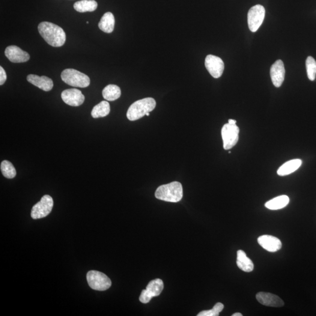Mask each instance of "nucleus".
Instances as JSON below:
<instances>
[{
	"mask_svg": "<svg viewBox=\"0 0 316 316\" xmlns=\"http://www.w3.org/2000/svg\"><path fill=\"white\" fill-rule=\"evenodd\" d=\"M41 37L49 45L53 47L63 46L66 42V34L60 26L52 23L43 22L38 26Z\"/></svg>",
	"mask_w": 316,
	"mask_h": 316,
	"instance_id": "obj_1",
	"label": "nucleus"
},
{
	"mask_svg": "<svg viewBox=\"0 0 316 316\" xmlns=\"http://www.w3.org/2000/svg\"><path fill=\"white\" fill-rule=\"evenodd\" d=\"M155 195L160 201L172 203L180 202L183 198L182 185L178 181L163 184L158 187Z\"/></svg>",
	"mask_w": 316,
	"mask_h": 316,
	"instance_id": "obj_2",
	"label": "nucleus"
},
{
	"mask_svg": "<svg viewBox=\"0 0 316 316\" xmlns=\"http://www.w3.org/2000/svg\"><path fill=\"white\" fill-rule=\"evenodd\" d=\"M156 101L153 98H143L134 102L128 110L127 117L130 121H135L142 118L147 113L156 108Z\"/></svg>",
	"mask_w": 316,
	"mask_h": 316,
	"instance_id": "obj_3",
	"label": "nucleus"
},
{
	"mask_svg": "<svg viewBox=\"0 0 316 316\" xmlns=\"http://www.w3.org/2000/svg\"><path fill=\"white\" fill-rule=\"evenodd\" d=\"M61 78L68 85L75 88H87L90 83L89 76L73 68H67L62 71Z\"/></svg>",
	"mask_w": 316,
	"mask_h": 316,
	"instance_id": "obj_4",
	"label": "nucleus"
},
{
	"mask_svg": "<svg viewBox=\"0 0 316 316\" xmlns=\"http://www.w3.org/2000/svg\"><path fill=\"white\" fill-rule=\"evenodd\" d=\"M86 278L89 286L94 290L104 291L111 287V280L105 274L99 271H89Z\"/></svg>",
	"mask_w": 316,
	"mask_h": 316,
	"instance_id": "obj_5",
	"label": "nucleus"
},
{
	"mask_svg": "<svg viewBox=\"0 0 316 316\" xmlns=\"http://www.w3.org/2000/svg\"><path fill=\"white\" fill-rule=\"evenodd\" d=\"M239 128L236 124H226L222 128L223 147L225 150L233 148L239 139Z\"/></svg>",
	"mask_w": 316,
	"mask_h": 316,
	"instance_id": "obj_6",
	"label": "nucleus"
},
{
	"mask_svg": "<svg viewBox=\"0 0 316 316\" xmlns=\"http://www.w3.org/2000/svg\"><path fill=\"white\" fill-rule=\"evenodd\" d=\"M53 207V201L51 196L45 195L38 203L33 206L31 217L33 219H40L48 216Z\"/></svg>",
	"mask_w": 316,
	"mask_h": 316,
	"instance_id": "obj_7",
	"label": "nucleus"
},
{
	"mask_svg": "<svg viewBox=\"0 0 316 316\" xmlns=\"http://www.w3.org/2000/svg\"><path fill=\"white\" fill-rule=\"evenodd\" d=\"M164 288L163 282L160 279L151 281L145 290H143L139 297V301L142 303L147 304L150 302L154 297L159 296Z\"/></svg>",
	"mask_w": 316,
	"mask_h": 316,
	"instance_id": "obj_8",
	"label": "nucleus"
},
{
	"mask_svg": "<svg viewBox=\"0 0 316 316\" xmlns=\"http://www.w3.org/2000/svg\"><path fill=\"white\" fill-rule=\"evenodd\" d=\"M265 10L263 6L256 5L250 8L248 13V23L250 31L255 32L263 23Z\"/></svg>",
	"mask_w": 316,
	"mask_h": 316,
	"instance_id": "obj_9",
	"label": "nucleus"
},
{
	"mask_svg": "<svg viewBox=\"0 0 316 316\" xmlns=\"http://www.w3.org/2000/svg\"><path fill=\"white\" fill-rule=\"evenodd\" d=\"M205 67L211 75L216 79L221 77L225 70V64L222 59L212 55H208L205 58Z\"/></svg>",
	"mask_w": 316,
	"mask_h": 316,
	"instance_id": "obj_10",
	"label": "nucleus"
},
{
	"mask_svg": "<svg viewBox=\"0 0 316 316\" xmlns=\"http://www.w3.org/2000/svg\"><path fill=\"white\" fill-rule=\"evenodd\" d=\"M61 97L66 104L73 107L81 106L85 99L82 91L77 89H70L64 90L62 93Z\"/></svg>",
	"mask_w": 316,
	"mask_h": 316,
	"instance_id": "obj_11",
	"label": "nucleus"
},
{
	"mask_svg": "<svg viewBox=\"0 0 316 316\" xmlns=\"http://www.w3.org/2000/svg\"><path fill=\"white\" fill-rule=\"evenodd\" d=\"M5 55L13 63H23L28 61L30 59L28 53L15 45L8 46L5 49Z\"/></svg>",
	"mask_w": 316,
	"mask_h": 316,
	"instance_id": "obj_12",
	"label": "nucleus"
},
{
	"mask_svg": "<svg viewBox=\"0 0 316 316\" xmlns=\"http://www.w3.org/2000/svg\"><path fill=\"white\" fill-rule=\"evenodd\" d=\"M270 74L273 85L276 88L281 87L285 76L284 62L281 60L276 61L271 68Z\"/></svg>",
	"mask_w": 316,
	"mask_h": 316,
	"instance_id": "obj_13",
	"label": "nucleus"
},
{
	"mask_svg": "<svg viewBox=\"0 0 316 316\" xmlns=\"http://www.w3.org/2000/svg\"><path fill=\"white\" fill-rule=\"evenodd\" d=\"M258 243L268 252H275L282 248V243L278 238L270 235H264L258 238Z\"/></svg>",
	"mask_w": 316,
	"mask_h": 316,
	"instance_id": "obj_14",
	"label": "nucleus"
},
{
	"mask_svg": "<svg viewBox=\"0 0 316 316\" xmlns=\"http://www.w3.org/2000/svg\"><path fill=\"white\" fill-rule=\"evenodd\" d=\"M256 298L262 305L274 307V308H281L284 305V301L272 293L259 292L256 294Z\"/></svg>",
	"mask_w": 316,
	"mask_h": 316,
	"instance_id": "obj_15",
	"label": "nucleus"
},
{
	"mask_svg": "<svg viewBox=\"0 0 316 316\" xmlns=\"http://www.w3.org/2000/svg\"><path fill=\"white\" fill-rule=\"evenodd\" d=\"M28 82L45 91L51 90L53 83L51 79L46 76H38L36 74H29L26 77Z\"/></svg>",
	"mask_w": 316,
	"mask_h": 316,
	"instance_id": "obj_16",
	"label": "nucleus"
},
{
	"mask_svg": "<svg viewBox=\"0 0 316 316\" xmlns=\"http://www.w3.org/2000/svg\"><path fill=\"white\" fill-rule=\"evenodd\" d=\"M237 265L241 270L246 272H252L254 268L252 261L247 257L246 252L243 250L237 251Z\"/></svg>",
	"mask_w": 316,
	"mask_h": 316,
	"instance_id": "obj_17",
	"label": "nucleus"
},
{
	"mask_svg": "<svg viewBox=\"0 0 316 316\" xmlns=\"http://www.w3.org/2000/svg\"><path fill=\"white\" fill-rule=\"evenodd\" d=\"M115 25V19L114 15L110 12L106 13L103 15L101 18L100 22L98 23V27L101 31L108 33H112L114 31Z\"/></svg>",
	"mask_w": 316,
	"mask_h": 316,
	"instance_id": "obj_18",
	"label": "nucleus"
},
{
	"mask_svg": "<svg viewBox=\"0 0 316 316\" xmlns=\"http://www.w3.org/2000/svg\"><path fill=\"white\" fill-rule=\"evenodd\" d=\"M302 163V160L299 159L289 160L280 167L277 173L281 177L291 174L299 169Z\"/></svg>",
	"mask_w": 316,
	"mask_h": 316,
	"instance_id": "obj_19",
	"label": "nucleus"
},
{
	"mask_svg": "<svg viewBox=\"0 0 316 316\" xmlns=\"http://www.w3.org/2000/svg\"><path fill=\"white\" fill-rule=\"evenodd\" d=\"M289 201L290 200H289L288 196H279L268 201L265 205L268 209L277 210L285 207L289 204Z\"/></svg>",
	"mask_w": 316,
	"mask_h": 316,
	"instance_id": "obj_20",
	"label": "nucleus"
},
{
	"mask_svg": "<svg viewBox=\"0 0 316 316\" xmlns=\"http://www.w3.org/2000/svg\"><path fill=\"white\" fill-rule=\"evenodd\" d=\"M97 2L94 0H82L74 3V10L79 13L93 12L97 8Z\"/></svg>",
	"mask_w": 316,
	"mask_h": 316,
	"instance_id": "obj_21",
	"label": "nucleus"
},
{
	"mask_svg": "<svg viewBox=\"0 0 316 316\" xmlns=\"http://www.w3.org/2000/svg\"><path fill=\"white\" fill-rule=\"evenodd\" d=\"M102 94L104 99L107 101H115L120 97L121 89L117 85H109L103 89Z\"/></svg>",
	"mask_w": 316,
	"mask_h": 316,
	"instance_id": "obj_22",
	"label": "nucleus"
},
{
	"mask_svg": "<svg viewBox=\"0 0 316 316\" xmlns=\"http://www.w3.org/2000/svg\"><path fill=\"white\" fill-rule=\"evenodd\" d=\"M110 112V104L106 101H103L93 107L91 114L94 118H98L106 117L109 114Z\"/></svg>",
	"mask_w": 316,
	"mask_h": 316,
	"instance_id": "obj_23",
	"label": "nucleus"
},
{
	"mask_svg": "<svg viewBox=\"0 0 316 316\" xmlns=\"http://www.w3.org/2000/svg\"><path fill=\"white\" fill-rule=\"evenodd\" d=\"M1 171L4 177L8 179L16 177L17 172L13 164L8 160H3L1 163Z\"/></svg>",
	"mask_w": 316,
	"mask_h": 316,
	"instance_id": "obj_24",
	"label": "nucleus"
},
{
	"mask_svg": "<svg viewBox=\"0 0 316 316\" xmlns=\"http://www.w3.org/2000/svg\"><path fill=\"white\" fill-rule=\"evenodd\" d=\"M306 67L308 78L311 81H314L316 75V61L312 56H309L306 59Z\"/></svg>",
	"mask_w": 316,
	"mask_h": 316,
	"instance_id": "obj_25",
	"label": "nucleus"
},
{
	"mask_svg": "<svg viewBox=\"0 0 316 316\" xmlns=\"http://www.w3.org/2000/svg\"><path fill=\"white\" fill-rule=\"evenodd\" d=\"M223 304L217 303L212 309L209 311H203L200 312L198 316H218L224 309Z\"/></svg>",
	"mask_w": 316,
	"mask_h": 316,
	"instance_id": "obj_26",
	"label": "nucleus"
},
{
	"mask_svg": "<svg viewBox=\"0 0 316 316\" xmlns=\"http://www.w3.org/2000/svg\"><path fill=\"white\" fill-rule=\"evenodd\" d=\"M7 78V74H6L4 68L2 67H0V85H4Z\"/></svg>",
	"mask_w": 316,
	"mask_h": 316,
	"instance_id": "obj_27",
	"label": "nucleus"
},
{
	"mask_svg": "<svg viewBox=\"0 0 316 316\" xmlns=\"http://www.w3.org/2000/svg\"><path fill=\"white\" fill-rule=\"evenodd\" d=\"M237 121L232 119H229L228 120V124H236Z\"/></svg>",
	"mask_w": 316,
	"mask_h": 316,
	"instance_id": "obj_28",
	"label": "nucleus"
},
{
	"mask_svg": "<svg viewBox=\"0 0 316 316\" xmlns=\"http://www.w3.org/2000/svg\"><path fill=\"white\" fill-rule=\"evenodd\" d=\"M232 316H243V315L240 313H235V314L232 315Z\"/></svg>",
	"mask_w": 316,
	"mask_h": 316,
	"instance_id": "obj_29",
	"label": "nucleus"
},
{
	"mask_svg": "<svg viewBox=\"0 0 316 316\" xmlns=\"http://www.w3.org/2000/svg\"><path fill=\"white\" fill-rule=\"evenodd\" d=\"M150 115V113H147V114H146V115L147 116H149Z\"/></svg>",
	"mask_w": 316,
	"mask_h": 316,
	"instance_id": "obj_30",
	"label": "nucleus"
}]
</instances>
